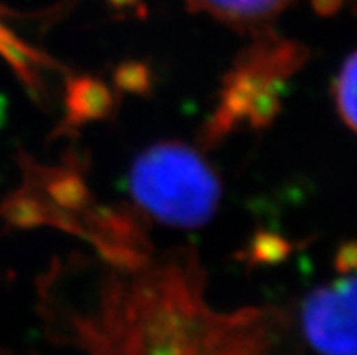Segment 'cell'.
<instances>
[{
	"instance_id": "obj_1",
	"label": "cell",
	"mask_w": 357,
	"mask_h": 355,
	"mask_svg": "<svg viewBox=\"0 0 357 355\" xmlns=\"http://www.w3.org/2000/svg\"><path fill=\"white\" fill-rule=\"evenodd\" d=\"M127 183L132 203L167 227L198 229L216 216L222 181L198 149L163 139L135 158Z\"/></svg>"
},
{
	"instance_id": "obj_2",
	"label": "cell",
	"mask_w": 357,
	"mask_h": 355,
	"mask_svg": "<svg viewBox=\"0 0 357 355\" xmlns=\"http://www.w3.org/2000/svg\"><path fill=\"white\" fill-rule=\"evenodd\" d=\"M298 62L296 45L281 36L254 40L243 59L236 62L211 120L208 135L220 138L241 123L259 126L268 120L276 111L278 89Z\"/></svg>"
},
{
	"instance_id": "obj_3",
	"label": "cell",
	"mask_w": 357,
	"mask_h": 355,
	"mask_svg": "<svg viewBox=\"0 0 357 355\" xmlns=\"http://www.w3.org/2000/svg\"><path fill=\"white\" fill-rule=\"evenodd\" d=\"M308 347L321 355H357V274L321 285L299 312Z\"/></svg>"
},
{
	"instance_id": "obj_4",
	"label": "cell",
	"mask_w": 357,
	"mask_h": 355,
	"mask_svg": "<svg viewBox=\"0 0 357 355\" xmlns=\"http://www.w3.org/2000/svg\"><path fill=\"white\" fill-rule=\"evenodd\" d=\"M296 0H187L192 11L207 13L236 31L261 40L272 33V22Z\"/></svg>"
},
{
	"instance_id": "obj_5",
	"label": "cell",
	"mask_w": 357,
	"mask_h": 355,
	"mask_svg": "<svg viewBox=\"0 0 357 355\" xmlns=\"http://www.w3.org/2000/svg\"><path fill=\"white\" fill-rule=\"evenodd\" d=\"M335 105L347 126L357 133V51L347 59L335 78Z\"/></svg>"
},
{
	"instance_id": "obj_6",
	"label": "cell",
	"mask_w": 357,
	"mask_h": 355,
	"mask_svg": "<svg viewBox=\"0 0 357 355\" xmlns=\"http://www.w3.org/2000/svg\"><path fill=\"white\" fill-rule=\"evenodd\" d=\"M312 2L319 13H332L341 4V0H312Z\"/></svg>"
},
{
	"instance_id": "obj_7",
	"label": "cell",
	"mask_w": 357,
	"mask_h": 355,
	"mask_svg": "<svg viewBox=\"0 0 357 355\" xmlns=\"http://www.w3.org/2000/svg\"><path fill=\"white\" fill-rule=\"evenodd\" d=\"M111 2H114V4H129L132 0H111Z\"/></svg>"
}]
</instances>
